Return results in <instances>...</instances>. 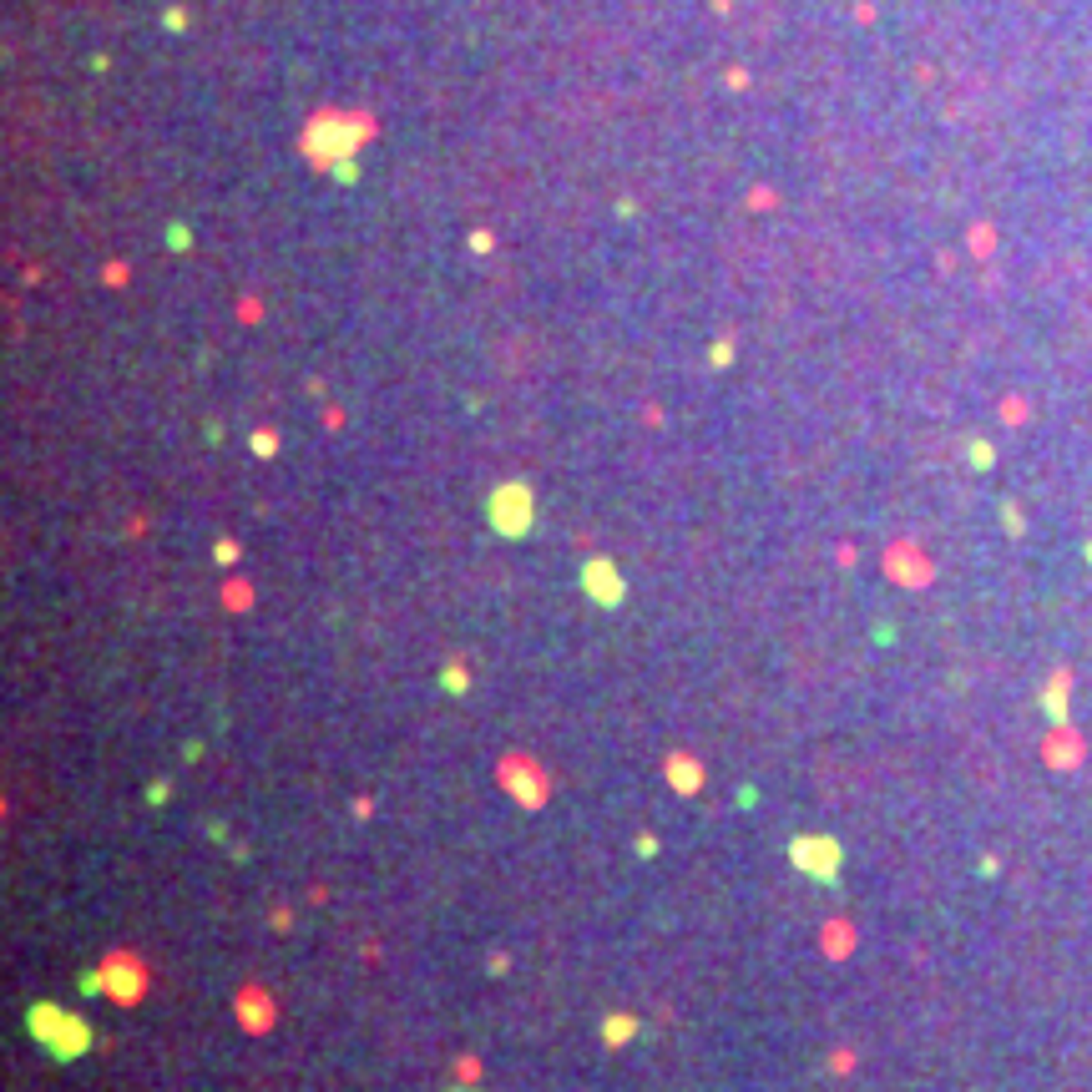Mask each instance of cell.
Instances as JSON below:
<instances>
[{
    "label": "cell",
    "mask_w": 1092,
    "mask_h": 1092,
    "mask_svg": "<svg viewBox=\"0 0 1092 1092\" xmlns=\"http://www.w3.org/2000/svg\"><path fill=\"white\" fill-rule=\"evenodd\" d=\"M531 516H537V501H531L527 486H501L491 496V527H496V537L521 541L531 531Z\"/></svg>",
    "instance_id": "obj_4"
},
{
    "label": "cell",
    "mask_w": 1092,
    "mask_h": 1092,
    "mask_svg": "<svg viewBox=\"0 0 1092 1092\" xmlns=\"http://www.w3.org/2000/svg\"><path fill=\"white\" fill-rule=\"evenodd\" d=\"M582 592H587V597L602 607V612H617V607L628 602V577L617 572V562H607V556H592V562L582 566Z\"/></svg>",
    "instance_id": "obj_6"
},
{
    "label": "cell",
    "mask_w": 1092,
    "mask_h": 1092,
    "mask_svg": "<svg viewBox=\"0 0 1092 1092\" xmlns=\"http://www.w3.org/2000/svg\"><path fill=\"white\" fill-rule=\"evenodd\" d=\"M496 779H501V789L521 810H546V799H552V774L541 769L531 754H521V748L496 764Z\"/></svg>",
    "instance_id": "obj_3"
},
{
    "label": "cell",
    "mask_w": 1092,
    "mask_h": 1092,
    "mask_svg": "<svg viewBox=\"0 0 1092 1092\" xmlns=\"http://www.w3.org/2000/svg\"><path fill=\"white\" fill-rule=\"evenodd\" d=\"M440 688H445V693H455V698L471 688V668H465L461 657H450L445 668H440Z\"/></svg>",
    "instance_id": "obj_10"
},
{
    "label": "cell",
    "mask_w": 1092,
    "mask_h": 1092,
    "mask_svg": "<svg viewBox=\"0 0 1092 1092\" xmlns=\"http://www.w3.org/2000/svg\"><path fill=\"white\" fill-rule=\"evenodd\" d=\"M81 991L87 996H112L116 1006H137L147 996V961L132 951H106L102 966L81 977Z\"/></svg>",
    "instance_id": "obj_2"
},
{
    "label": "cell",
    "mask_w": 1092,
    "mask_h": 1092,
    "mask_svg": "<svg viewBox=\"0 0 1092 1092\" xmlns=\"http://www.w3.org/2000/svg\"><path fill=\"white\" fill-rule=\"evenodd\" d=\"M26 1032H31L36 1047H46L51 1062H77V1057H87L91 1047H96L91 1022H81L77 1012H61V1006H51V1002L26 1006Z\"/></svg>",
    "instance_id": "obj_1"
},
{
    "label": "cell",
    "mask_w": 1092,
    "mask_h": 1092,
    "mask_svg": "<svg viewBox=\"0 0 1092 1092\" xmlns=\"http://www.w3.org/2000/svg\"><path fill=\"white\" fill-rule=\"evenodd\" d=\"M213 556H218V562H238V541H218V546H213Z\"/></svg>",
    "instance_id": "obj_13"
},
{
    "label": "cell",
    "mask_w": 1092,
    "mask_h": 1092,
    "mask_svg": "<svg viewBox=\"0 0 1092 1092\" xmlns=\"http://www.w3.org/2000/svg\"><path fill=\"white\" fill-rule=\"evenodd\" d=\"M233 1016H238V1027L248 1032V1037H263V1032H273V996L258 981H248V986H238V996H233Z\"/></svg>",
    "instance_id": "obj_7"
},
{
    "label": "cell",
    "mask_w": 1092,
    "mask_h": 1092,
    "mask_svg": "<svg viewBox=\"0 0 1092 1092\" xmlns=\"http://www.w3.org/2000/svg\"><path fill=\"white\" fill-rule=\"evenodd\" d=\"M663 774H668L673 794H698L703 779H708V769L688 754V748H668V754H663Z\"/></svg>",
    "instance_id": "obj_8"
},
{
    "label": "cell",
    "mask_w": 1092,
    "mask_h": 1092,
    "mask_svg": "<svg viewBox=\"0 0 1092 1092\" xmlns=\"http://www.w3.org/2000/svg\"><path fill=\"white\" fill-rule=\"evenodd\" d=\"M739 804H744V810H754V804H758V789L744 785V789H739Z\"/></svg>",
    "instance_id": "obj_14"
},
{
    "label": "cell",
    "mask_w": 1092,
    "mask_h": 1092,
    "mask_svg": "<svg viewBox=\"0 0 1092 1092\" xmlns=\"http://www.w3.org/2000/svg\"><path fill=\"white\" fill-rule=\"evenodd\" d=\"M789 865L814 880H835L840 875V845L830 835H794L789 840Z\"/></svg>",
    "instance_id": "obj_5"
},
{
    "label": "cell",
    "mask_w": 1092,
    "mask_h": 1092,
    "mask_svg": "<svg viewBox=\"0 0 1092 1092\" xmlns=\"http://www.w3.org/2000/svg\"><path fill=\"white\" fill-rule=\"evenodd\" d=\"M632 849H638L643 860H653V855H657V840L653 835H638V840H632Z\"/></svg>",
    "instance_id": "obj_12"
},
{
    "label": "cell",
    "mask_w": 1092,
    "mask_h": 1092,
    "mask_svg": "<svg viewBox=\"0 0 1092 1092\" xmlns=\"http://www.w3.org/2000/svg\"><path fill=\"white\" fill-rule=\"evenodd\" d=\"M455 1078H461V1082H476L481 1078V1062H476V1057H461V1062H455Z\"/></svg>",
    "instance_id": "obj_11"
},
{
    "label": "cell",
    "mask_w": 1092,
    "mask_h": 1092,
    "mask_svg": "<svg viewBox=\"0 0 1092 1092\" xmlns=\"http://www.w3.org/2000/svg\"><path fill=\"white\" fill-rule=\"evenodd\" d=\"M632 1037H638V1016H632V1012H612L602 1022V1042H607V1047H628Z\"/></svg>",
    "instance_id": "obj_9"
}]
</instances>
